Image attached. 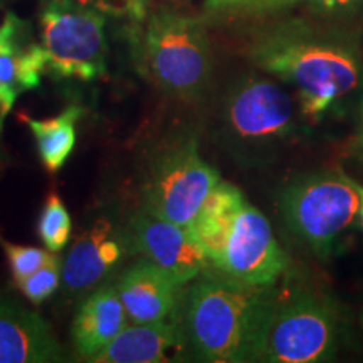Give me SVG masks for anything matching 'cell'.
<instances>
[{"mask_svg": "<svg viewBox=\"0 0 363 363\" xmlns=\"http://www.w3.org/2000/svg\"><path fill=\"white\" fill-rule=\"evenodd\" d=\"M276 293L208 267L184 289L175 316L185 348L201 362H257Z\"/></svg>", "mask_w": 363, "mask_h": 363, "instance_id": "obj_1", "label": "cell"}, {"mask_svg": "<svg viewBox=\"0 0 363 363\" xmlns=\"http://www.w3.org/2000/svg\"><path fill=\"white\" fill-rule=\"evenodd\" d=\"M254 65L291 84L303 116L320 118L362 83L358 48L345 35L306 26L281 27L252 49Z\"/></svg>", "mask_w": 363, "mask_h": 363, "instance_id": "obj_2", "label": "cell"}, {"mask_svg": "<svg viewBox=\"0 0 363 363\" xmlns=\"http://www.w3.org/2000/svg\"><path fill=\"white\" fill-rule=\"evenodd\" d=\"M190 230L212 269L230 278L269 286L289 266L269 220L229 182L217 184Z\"/></svg>", "mask_w": 363, "mask_h": 363, "instance_id": "obj_3", "label": "cell"}, {"mask_svg": "<svg viewBox=\"0 0 363 363\" xmlns=\"http://www.w3.org/2000/svg\"><path fill=\"white\" fill-rule=\"evenodd\" d=\"M357 182L342 170H325L291 182L279 195V212L288 229L320 259L358 219Z\"/></svg>", "mask_w": 363, "mask_h": 363, "instance_id": "obj_4", "label": "cell"}, {"mask_svg": "<svg viewBox=\"0 0 363 363\" xmlns=\"http://www.w3.org/2000/svg\"><path fill=\"white\" fill-rule=\"evenodd\" d=\"M143 44L150 74L167 93L195 99L207 89L212 51L202 19L163 9L150 17Z\"/></svg>", "mask_w": 363, "mask_h": 363, "instance_id": "obj_5", "label": "cell"}, {"mask_svg": "<svg viewBox=\"0 0 363 363\" xmlns=\"http://www.w3.org/2000/svg\"><path fill=\"white\" fill-rule=\"evenodd\" d=\"M340 343V316L328 298L298 291L276 298L257 362L318 363L331 360Z\"/></svg>", "mask_w": 363, "mask_h": 363, "instance_id": "obj_6", "label": "cell"}, {"mask_svg": "<svg viewBox=\"0 0 363 363\" xmlns=\"http://www.w3.org/2000/svg\"><path fill=\"white\" fill-rule=\"evenodd\" d=\"M220 182L199 152L195 136H184L155 158L143 184V211L190 227Z\"/></svg>", "mask_w": 363, "mask_h": 363, "instance_id": "obj_7", "label": "cell"}, {"mask_svg": "<svg viewBox=\"0 0 363 363\" xmlns=\"http://www.w3.org/2000/svg\"><path fill=\"white\" fill-rule=\"evenodd\" d=\"M222 128L227 142L238 150L269 152L296 133V103L269 79H246L227 94Z\"/></svg>", "mask_w": 363, "mask_h": 363, "instance_id": "obj_8", "label": "cell"}, {"mask_svg": "<svg viewBox=\"0 0 363 363\" xmlns=\"http://www.w3.org/2000/svg\"><path fill=\"white\" fill-rule=\"evenodd\" d=\"M106 16L51 0L40 13V39L49 69L62 79L93 81L106 74Z\"/></svg>", "mask_w": 363, "mask_h": 363, "instance_id": "obj_9", "label": "cell"}, {"mask_svg": "<svg viewBox=\"0 0 363 363\" xmlns=\"http://www.w3.org/2000/svg\"><path fill=\"white\" fill-rule=\"evenodd\" d=\"M130 238L131 246L143 259L155 262L187 284L211 267L190 227L162 219L143 208L133 217Z\"/></svg>", "mask_w": 363, "mask_h": 363, "instance_id": "obj_10", "label": "cell"}, {"mask_svg": "<svg viewBox=\"0 0 363 363\" xmlns=\"http://www.w3.org/2000/svg\"><path fill=\"white\" fill-rule=\"evenodd\" d=\"M48 67L44 45L33 43L24 21L9 12L0 24V133L21 94L38 89Z\"/></svg>", "mask_w": 363, "mask_h": 363, "instance_id": "obj_11", "label": "cell"}, {"mask_svg": "<svg viewBox=\"0 0 363 363\" xmlns=\"http://www.w3.org/2000/svg\"><path fill=\"white\" fill-rule=\"evenodd\" d=\"M131 238L115 222L101 219L76 239L62 261V286L67 293H83L101 283L123 259Z\"/></svg>", "mask_w": 363, "mask_h": 363, "instance_id": "obj_12", "label": "cell"}, {"mask_svg": "<svg viewBox=\"0 0 363 363\" xmlns=\"http://www.w3.org/2000/svg\"><path fill=\"white\" fill-rule=\"evenodd\" d=\"M62 358L49 321L0 291V363H54Z\"/></svg>", "mask_w": 363, "mask_h": 363, "instance_id": "obj_13", "label": "cell"}, {"mask_svg": "<svg viewBox=\"0 0 363 363\" xmlns=\"http://www.w3.org/2000/svg\"><path fill=\"white\" fill-rule=\"evenodd\" d=\"M187 283L155 262L142 259L130 266L116 284L130 323H152L174 316Z\"/></svg>", "mask_w": 363, "mask_h": 363, "instance_id": "obj_14", "label": "cell"}, {"mask_svg": "<svg viewBox=\"0 0 363 363\" xmlns=\"http://www.w3.org/2000/svg\"><path fill=\"white\" fill-rule=\"evenodd\" d=\"M185 347L177 316L152 323L126 325L108 347L96 353L93 363H162L172 360Z\"/></svg>", "mask_w": 363, "mask_h": 363, "instance_id": "obj_15", "label": "cell"}, {"mask_svg": "<svg viewBox=\"0 0 363 363\" xmlns=\"http://www.w3.org/2000/svg\"><path fill=\"white\" fill-rule=\"evenodd\" d=\"M128 321L130 318L116 288L103 286L94 289L79 306L72 321L71 337L78 355L89 362L110 345Z\"/></svg>", "mask_w": 363, "mask_h": 363, "instance_id": "obj_16", "label": "cell"}, {"mask_svg": "<svg viewBox=\"0 0 363 363\" xmlns=\"http://www.w3.org/2000/svg\"><path fill=\"white\" fill-rule=\"evenodd\" d=\"M86 110L79 104H71L57 116L49 120H34L24 116V121L38 143L39 157L49 172H57L66 165L76 147V125Z\"/></svg>", "mask_w": 363, "mask_h": 363, "instance_id": "obj_17", "label": "cell"}, {"mask_svg": "<svg viewBox=\"0 0 363 363\" xmlns=\"http://www.w3.org/2000/svg\"><path fill=\"white\" fill-rule=\"evenodd\" d=\"M71 227V216L65 202L56 194L49 195L38 222V233L44 246L51 252L62 251L69 242Z\"/></svg>", "mask_w": 363, "mask_h": 363, "instance_id": "obj_18", "label": "cell"}, {"mask_svg": "<svg viewBox=\"0 0 363 363\" xmlns=\"http://www.w3.org/2000/svg\"><path fill=\"white\" fill-rule=\"evenodd\" d=\"M62 283V262L59 257L52 256L45 264L38 269L29 278L21 281L19 289L22 294L34 305H40L57 291Z\"/></svg>", "mask_w": 363, "mask_h": 363, "instance_id": "obj_19", "label": "cell"}, {"mask_svg": "<svg viewBox=\"0 0 363 363\" xmlns=\"http://www.w3.org/2000/svg\"><path fill=\"white\" fill-rule=\"evenodd\" d=\"M0 246H2L9 259V264H11L16 284L29 278L33 272L40 269L54 256V252L49 251L48 247L40 249L35 246H21V244H12L2 239H0Z\"/></svg>", "mask_w": 363, "mask_h": 363, "instance_id": "obj_20", "label": "cell"}, {"mask_svg": "<svg viewBox=\"0 0 363 363\" xmlns=\"http://www.w3.org/2000/svg\"><path fill=\"white\" fill-rule=\"evenodd\" d=\"M298 0H207L206 9L208 12L225 11H271L281 9Z\"/></svg>", "mask_w": 363, "mask_h": 363, "instance_id": "obj_21", "label": "cell"}, {"mask_svg": "<svg viewBox=\"0 0 363 363\" xmlns=\"http://www.w3.org/2000/svg\"><path fill=\"white\" fill-rule=\"evenodd\" d=\"M59 2L67 4V6L84 7L91 11L101 12L106 17H123L128 16L123 0H59Z\"/></svg>", "mask_w": 363, "mask_h": 363, "instance_id": "obj_22", "label": "cell"}, {"mask_svg": "<svg viewBox=\"0 0 363 363\" xmlns=\"http://www.w3.org/2000/svg\"><path fill=\"white\" fill-rule=\"evenodd\" d=\"M316 11L326 13L348 12L357 6H360L362 0H308Z\"/></svg>", "mask_w": 363, "mask_h": 363, "instance_id": "obj_23", "label": "cell"}, {"mask_svg": "<svg viewBox=\"0 0 363 363\" xmlns=\"http://www.w3.org/2000/svg\"><path fill=\"white\" fill-rule=\"evenodd\" d=\"M128 11V17L133 21H143L147 17V9H148V0H123Z\"/></svg>", "mask_w": 363, "mask_h": 363, "instance_id": "obj_24", "label": "cell"}, {"mask_svg": "<svg viewBox=\"0 0 363 363\" xmlns=\"http://www.w3.org/2000/svg\"><path fill=\"white\" fill-rule=\"evenodd\" d=\"M353 153H355V157L358 160L363 162V113L360 116V123L357 126V133L353 136Z\"/></svg>", "mask_w": 363, "mask_h": 363, "instance_id": "obj_25", "label": "cell"}, {"mask_svg": "<svg viewBox=\"0 0 363 363\" xmlns=\"http://www.w3.org/2000/svg\"><path fill=\"white\" fill-rule=\"evenodd\" d=\"M357 189H358V194H360V211H358V219H360V224L363 229V185H360L357 182Z\"/></svg>", "mask_w": 363, "mask_h": 363, "instance_id": "obj_26", "label": "cell"}]
</instances>
